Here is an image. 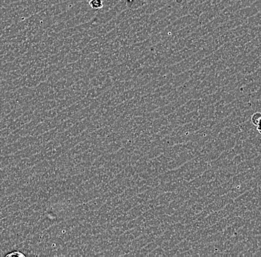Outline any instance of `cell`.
I'll return each mask as SVG.
<instances>
[{"mask_svg":"<svg viewBox=\"0 0 261 257\" xmlns=\"http://www.w3.org/2000/svg\"><path fill=\"white\" fill-rule=\"evenodd\" d=\"M256 128H257V131H259V134H261V121L256 125Z\"/></svg>","mask_w":261,"mask_h":257,"instance_id":"obj_4","label":"cell"},{"mask_svg":"<svg viewBox=\"0 0 261 257\" xmlns=\"http://www.w3.org/2000/svg\"><path fill=\"white\" fill-rule=\"evenodd\" d=\"M89 5L93 10H100L103 7V0H90Z\"/></svg>","mask_w":261,"mask_h":257,"instance_id":"obj_1","label":"cell"},{"mask_svg":"<svg viewBox=\"0 0 261 257\" xmlns=\"http://www.w3.org/2000/svg\"><path fill=\"white\" fill-rule=\"evenodd\" d=\"M260 121H261V113H260V112L255 113L252 116V122H253V125H256V126Z\"/></svg>","mask_w":261,"mask_h":257,"instance_id":"obj_2","label":"cell"},{"mask_svg":"<svg viewBox=\"0 0 261 257\" xmlns=\"http://www.w3.org/2000/svg\"><path fill=\"white\" fill-rule=\"evenodd\" d=\"M13 256H18V257H25V255H23V254L21 253V252H13V253L8 254V255H6L5 257H13Z\"/></svg>","mask_w":261,"mask_h":257,"instance_id":"obj_3","label":"cell"}]
</instances>
